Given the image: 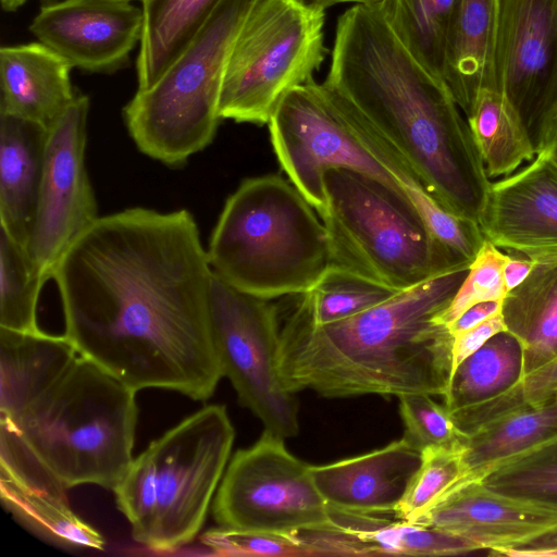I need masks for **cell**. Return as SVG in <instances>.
Wrapping results in <instances>:
<instances>
[{
	"label": "cell",
	"instance_id": "obj_18",
	"mask_svg": "<svg viewBox=\"0 0 557 557\" xmlns=\"http://www.w3.org/2000/svg\"><path fill=\"white\" fill-rule=\"evenodd\" d=\"M422 463V450L404 437L370 453L310 466L329 507L359 513L395 511Z\"/></svg>",
	"mask_w": 557,
	"mask_h": 557
},
{
	"label": "cell",
	"instance_id": "obj_9",
	"mask_svg": "<svg viewBox=\"0 0 557 557\" xmlns=\"http://www.w3.org/2000/svg\"><path fill=\"white\" fill-rule=\"evenodd\" d=\"M234 438L225 406L212 404L149 444L154 508L145 546L168 552L195 539L227 467Z\"/></svg>",
	"mask_w": 557,
	"mask_h": 557
},
{
	"label": "cell",
	"instance_id": "obj_48",
	"mask_svg": "<svg viewBox=\"0 0 557 557\" xmlns=\"http://www.w3.org/2000/svg\"><path fill=\"white\" fill-rule=\"evenodd\" d=\"M556 398H557V396H556Z\"/></svg>",
	"mask_w": 557,
	"mask_h": 557
},
{
	"label": "cell",
	"instance_id": "obj_10",
	"mask_svg": "<svg viewBox=\"0 0 557 557\" xmlns=\"http://www.w3.org/2000/svg\"><path fill=\"white\" fill-rule=\"evenodd\" d=\"M210 319L214 347L239 403L282 437L299 432V405L277 368L280 323L269 299L242 292L213 272Z\"/></svg>",
	"mask_w": 557,
	"mask_h": 557
},
{
	"label": "cell",
	"instance_id": "obj_22",
	"mask_svg": "<svg viewBox=\"0 0 557 557\" xmlns=\"http://www.w3.org/2000/svg\"><path fill=\"white\" fill-rule=\"evenodd\" d=\"M555 437L557 398L540 406L521 407L484 422L463 437L461 476L441 498L467 484L482 482L508 460Z\"/></svg>",
	"mask_w": 557,
	"mask_h": 557
},
{
	"label": "cell",
	"instance_id": "obj_37",
	"mask_svg": "<svg viewBox=\"0 0 557 557\" xmlns=\"http://www.w3.org/2000/svg\"><path fill=\"white\" fill-rule=\"evenodd\" d=\"M508 257L485 239L470 263L465 281L449 305L436 314L435 321L447 326L475 304L503 301L508 294L504 281V267Z\"/></svg>",
	"mask_w": 557,
	"mask_h": 557
},
{
	"label": "cell",
	"instance_id": "obj_16",
	"mask_svg": "<svg viewBox=\"0 0 557 557\" xmlns=\"http://www.w3.org/2000/svg\"><path fill=\"white\" fill-rule=\"evenodd\" d=\"M478 224L484 238L509 256L557 262V171L536 152L492 182Z\"/></svg>",
	"mask_w": 557,
	"mask_h": 557
},
{
	"label": "cell",
	"instance_id": "obj_23",
	"mask_svg": "<svg viewBox=\"0 0 557 557\" xmlns=\"http://www.w3.org/2000/svg\"><path fill=\"white\" fill-rule=\"evenodd\" d=\"M496 24L497 0L461 1L448 36L442 79L465 115L482 88H497Z\"/></svg>",
	"mask_w": 557,
	"mask_h": 557
},
{
	"label": "cell",
	"instance_id": "obj_47",
	"mask_svg": "<svg viewBox=\"0 0 557 557\" xmlns=\"http://www.w3.org/2000/svg\"><path fill=\"white\" fill-rule=\"evenodd\" d=\"M128 1H132V0H128Z\"/></svg>",
	"mask_w": 557,
	"mask_h": 557
},
{
	"label": "cell",
	"instance_id": "obj_19",
	"mask_svg": "<svg viewBox=\"0 0 557 557\" xmlns=\"http://www.w3.org/2000/svg\"><path fill=\"white\" fill-rule=\"evenodd\" d=\"M49 128L0 111V227L27 247L44 176Z\"/></svg>",
	"mask_w": 557,
	"mask_h": 557
},
{
	"label": "cell",
	"instance_id": "obj_5",
	"mask_svg": "<svg viewBox=\"0 0 557 557\" xmlns=\"http://www.w3.org/2000/svg\"><path fill=\"white\" fill-rule=\"evenodd\" d=\"M136 393L78 354L16 421H4L65 490L95 484L113 491L134 459Z\"/></svg>",
	"mask_w": 557,
	"mask_h": 557
},
{
	"label": "cell",
	"instance_id": "obj_31",
	"mask_svg": "<svg viewBox=\"0 0 557 557\" xmlns=\"http://www.w3.org/2000/svg\"><path fill=\"white\" fill-rule=\"evenodd\" d=\"M48 280L26 247L0 227V327L39 331L37 305Z\"/></svg>",
	"mask_w": 557,
	"mask_h": 557
},
{
	"label": "cell",
	"instance_id": "obj_6",
	"mask_svg": "<svg viewBox=\"0 0 557 557\" xmlns=\"http://www.w3.org/2000/svg\"><path fill=\"white\" fill-rule=\"evenodd\" d=\"M323 184L333 267L401 292L470 265L433 239L403 189L350 168L327 170Z\"/></svg>",
	"mask_w": 557,
	"mask_h": 557
},
{
	"label": "cell",
	"instance_id": "obj_43",
	"mask_svg": "<svg viewBox=\"0 0 557 557\" xmlns=\"http://www.w3.org/2000/svg\"><path fill=\"white\" fill-rule=\"evenodd\" d=\"M509 557H557V531L533 542L499 553Z\"/></svg>",
	"mask_w": 557,
	"mask_h": 557
},
{
	"label": "cell",
	"instance_id": "obj_28",
	"mask_svg": "<svg viewBox=\"0 0 557 557\" xmlns=\"http://www.w3.org/2000/svg\"><path fill=\"white\" fill-rule=\"evenodd\" d=\"M522 376L521 344L510 332L502 331L455 369L444 406L454 416L504 394Z\"/></svg>",
	"mask_w": 557,
	"mask_h": 557
},
{
	"label": "cell",
	"instance_id": "obj_21",
	"mask_svg": "<svg viewBox=\"0 0 557 557\" xmlns=\"http://www.w3.org/2000/svg\"><path fill=\"white\" fill-rule=\"evenodd\" d=\"M77 356L65 335L0 327V419L16 421Z\"/></svg>",
	"mask_w": 557,
	"mask_h": 557
},
{
	"label": "cell",
	"instance_id": "obj_45",
	"mask_svg": "<svg viewBox=\"0 0 557 557\" xmlns=\"http://www.w3.org/2000/svg\"><path fill=\"white\" fill-rule=\"evenodd\" d=\"M322 10L339 3H355V5L379 7L384 0H302Z\"/></svg>",
	"mask_w": 557,
	"mask_h": 557
},
{
	"label": "cell",
	"instance_id": "obj_29",
	"mask_svg": "<svg viewBox=\"0 0 557 557\" xmlns=\"http://www.w3.org/2000/svg\"><path fill=\"white\" fill-rule=\"evenodd\" d=\"M3 507L26 529L67 548L103 549V536L69 506L65 495L29 488L0 479Z\"/></svg>",
	"mask_w": 557,
	"mask_h": 557
},
{
	"label": "cell",
	"instance_id": "obj_20",
	"mask_svg": "<svg viewBox=\"0 0 557 557\" xmlns=\"http://www.w3.org/2000/svg\"><path fill=\"white\" fill-rule=\"evenodd\" d=\"M72 66L41 42L0 49V111L50 128L73 102Z\"/></svg>",
	"mask_w": 557,
	"mask_h": 557
},
{
	"label": "cell",
	"instance_id": "obj_32",
	"mask_svg": "<svg viewBox=\"0 0 557 557\" xmlns=\"http://www.w3.org/2000/svg\"><path fill=\"white\" fill-rule=\"evenodd\" d=\"M397 293L333 267L311 290L300 295L293 310L313 324L324 325L354 317Z\"/></svg>",
	"mask_w": 557,
	"mask_h": 557
},
{
	"label": "cell",
	"instance_id": "obj_24",
	"mask_svg": "<svg viewBox=\"0 0 557 557\" xmlns=\"http://www.w3.org/2000/svg\"><path fill=\"white\" fill-rule=\"evenodd\" d=\"M502 314L521 344L523 376L557 356V262L536 263L507 294Z\"/></svg>",
	"mask_w": 557,
	"mask_h": 557
},
{
	"label": "cell",
	"instance_id": "obj_30",
	"mask_svg": "<svg viewBox=\"0 0 557 557\" xmlns=\"http://www.w3.org/2000/svg\"><path fill=\"white\" fill-rule=\"evenodd\" d=\"M462 0H384L377 8L408 51L442 79L448 36Z\"/></svg>",
	"mask_w": 557,
	"mask_h": 557
},
{
	"label": "cell",
	"instance_id": "obj_3",
	"mask_svg": "<svg viewBox=\"0 0 557 557\" xmlns=\"http://www.w3.org/2000/svg\"><path fill=\"white\" fill-rule=\"evenodd\" d=\"M469 267L330 324H313L292 310L280 326L277 368L284 386L293 394L308 388L327 398L444 396L454 337L435 317L449 305Z\"/></svg>",
	"mask_w": 557,
	"mask_h": 557
},
{
	"label": "cell",
	"instance_id": "obj_41",
	"mask_svg": "<svg viewBox=\"0 0 557 557\" xmlns=\"http://www.w3.org/2000/svg\"><path fill=\"white\" fill-rule=\"evenodd\" d=\"M533 140L536 152L543 154L557 171V103L542 116Z\"/></svg>",
	"mask_w": 557,
	"mask_h": 557
},
{
	"label": "cell",
	"instance_id": "obj_26",
	"mask_svg": "<svg viewBox=\"0 0 557 557\" xmlns=\"http://www.w3.org/2000/svg\"><path fill=\"white\" fill-rule=\"evenodd\" d=\"M466 119L490 180L510 175L535 158L524 121L499 89L482 88Z\"/></svg>",
	"mask_w": 557,
	"mask_h": 557
},
{
	"label": "cell",
	"instance_id": "obj_39",
	"mask_svg": "<svg viewBox=\"0 0 557 557\" xmlns=\"http://www.w3.org/2000/svg\"><path fill=\"white\" fill-rule=\"evenodd\" d=\"M201 543L219 556H310L293 534L239 530L219 525L200 536Z\"/></svg>",
	"mask_w": 557,
	"mask_h": 557
},
{
	"label": "cell",
	"instance_id": "obj_15",
	"mask_svg": "<svg viewBox=\"0 0 557 557\" xmlns=\"http://www.w3.org/2000/svg\"><path fill=\"white\" fill-rule=\"evenodd\" d=\"M29 30L72 67L112 72L140 44L144 11L128 0H54L40 8Z\"/></svg>",
	"mask_w": 557,
	"mask_h": 557
},
{
	"label": "cell",
	"instance_id": "obj_12",
	"mask_svg": "<svg viewBox=\"0 0 557 557\" xmlns=\"http://www.w3.org/2000/svg\"><path fill=\"white\" fill-rule=\"evenodd\" d=\"M268 125L282 170L319 216L326 207L324 173L333 168L362 171L403 189L389 169L360 140L337 96L324 83L312 78L290 89Z\"/></svg>",
	"mask_w": 557,
	"mask_h": 557
},
{
	"label": "cell",
	"instance_id": "obj_34",
	"mask_svg": "<svg viewBox=\"0 0 557 557\" xmlns=\"http://www.w3.org/2000/svg\"><path fill=\"white\" fill-rule=\"evenodd\" d=\"M461 448L462 444L422 450V463L394 511L397 519L414 522L459 480Z\"/></svg>",
	"mask_w": 557,
	"mask_h": 557
},
{
	"label": "cell",
	"instance_id": "obj_42",
	"mask_svg": "<svg viewBox=\"0 0 557 557\" xmlns=\"http://www.w3.org/2000/svg\"><path fill=\"white\" fill-rule=\"evenodd\" d=\"M503 301H483L473 305L463 311L455 321L447 325L448 331L453 336L469 330L476 324L488 319L493 314L502 311Z\"/></svg>",
	"mask_w": 557,
	"mask_h": 557
},
{
	"label": "cell",
	"instance_id": "obj_8",
	"mask_svg": "<svg viewBox=\"0 0 557 557\" xmlns=\"http://www.w3.org/2000/svg\"><path fill=\"white\" fill-rule=\"evenodd\" d=\"M324 11L302 0H263L253 10L226 64L221 120L268 124L285 94L313 78L327 52Z\"/></svg>",
	"mask_w": 557,
	"mask_h": 557
},
{
	"label": "cell",
	"instance_id": "obj_46",
	"mask_svg": "<svg viewBox=\"0 0 557 557\" xmlns=\"http://www.w3.org/2000/svg\"><path fill=\"white\" fill-rule=\"evenodd\" d=\"M2 9L8 12H12L17 10L21 5H23L27 0H0Z\"/></svg>",
	"mask_w": 557,
	"mask_h": 557
},
{
	"label": "cell",
	"instance_id": "obj_2",
	"mask_svg": "<svg viewBox=\"0 0 557 557\" xmlns=\"http://www.w3.org/2000/svg\"><path fill=\"white\" fill-rule=\"evenodd\" d=\"M441 206L479 223L491 180L466 115L377 7L339 15L325 81Z\"/></svg>",
	"mask_w": 557,
	"mask_h": 557
},
{
	"label": "cell",
	"instance_id": "obj_11",
	"mask_svg": "<svg viewBox=\"0 0 557 557\" xmlns=\"http://www.w3.org/2000/svg\"><path fill=\"white\" fill-rule=\"evenodd\" d=\"M283 440L264 430L232 457L212 502L219 525L293 534L331 522L310 466L292 455Z\"/></svg>",
	"mask_w": 557,
	"mask_h": 557
},
{
	"label": "cell",
	"instance_id": "obj_25",
	"mask_svg": "<svg viewBox=\"0 0 557 557\" xmlns=\"http://www.w3.org/2000/svg\"><path fill=\"white\" fill-rule=\"evenodd\" d=\"M138 89L150 88L186 49L220 0H141Z\"/></svg>",
	"mask_w": 557,
	"mask_h": 557
},
{
	"label": "cell",
	"instance_id": "obj_40",
	"mask_svg": "<svg viewBox=\"0 0 557 557\" xmlns=\"http://www.w3.org/2000/svg\"><path fill=\"white\" fill-rule=\"evenodd\" d=\"M506 330L502 311H499L475 326L453 336V372L491 337Z\"/></svg>",
	"mask_w": 557,
	"mask_h": 557
},
{
	"label": "cell",
	"instance_id": "obj_14",
	"mask_svg": "<svg viewBox=\"0 0 557 557\" xmlns=\"http://www.w3.org/2000/svg\"><path fill=\"white\" fill-rule=\"evenodd\" d=\"M494 71L533 138L557 103V0H497Z\"/></svg>",
	"mask_w": 557,
	"mask_h": 557
},
{
	"label": "cell",
	"instance_id": "obj_44",
	"mask_svg": "<svg viewBox=\"0 0 557 557\" xmlns=\"http://www.w3.org/2000/svg\"><path fill=\"white\" fill-rule=\"evenodd\" d=\"M536 263L530 259L509 256L504 267V281L507 292L520 285Z\"/></svg>",
	"mask_w": 557,
	"mask_h": 557
},
{
	"label": "cell",
	"instance_id": "obj_27",
	"mask_svg": "<svg viewBox=\"0 0 557 557\" xmlns=\"http://www.w3.org/2000/svg\"><path fill=\"white\" fill-rule=\"evenodd\" d=\"M331 522L347 533L359 556L460 555L483 550L463 537L420 523L389 521L377 515L350 512L329 507Z\"/></svg>",
	"mask_w": 557,
	"mask_h": 557
},
{
	"label": "cell",
	"instance_id": "obj_33",
	"mask_svg": "<svg viewBox=\"0 0 557 557\" xmlns=\"http://www.w3.org/2000/svg\"><path fill=\"white\" fill-rule=\"evenodd\" d=\"M482 483L496 492L557 508V437L508 460Z\"/></svg>",
	"mask_w": 557,
	"mask_h": 557
},
{
	"label": "cell",
	"instance_id": "obj_17",
	"mask_svg": "<svg viewBox=\"0 0 557 557\" xmlns=\"http://www.w3.org/2000/svg\"><path fill=\"white\" fill-rule=\"evenodd\" d=\"M414 523L463 537L490 555L557 531V508L473 482L441 498Z\"/></svg>",
	"mask_w": 557,
	"mask_h": 557
},
{
	"label": "cell",
	"instance_id": "obj_38",
	"mask_svg": "<svg viewBox=\"0 0 557 557\" xmlns=\"http://www.w3.org/2000/svg\"><path fill=\"white\" fill-rule=\"evenodd\" d=\"M425 393L401 394L399 412L405 426L404 438L423 450L428 447H457L466 436L457 428L444 405Z\"/></svg>",
	"mask_w": 557,
	"mask_h": 557
},
{
	"label": "cell",
	"instance_id": "obj_13",
	"mask_svg": "<svg viewBox=\"0 0 557 557\" xmlns=\"http://www.w3.org/2000/svg\"><path fill=\"white\" fill-rule=\"evenodd\" d=\"M89 99L77 95L49 128L36 220L26 247L52 278L69 248L99 218L85 165Z\"/></svg>",
	"mask_w": 557,
	"mask_h": 557
},
{
	"label": "cell",
	"instance_id": "obj_7",
	"mask_svg": "<svg viewBox=\"0 0 557 557\" xmlns=\"http://www.w3.org/2000/svg\"><path fill=\"white\" fill-rule=\"evenodd\" d=\"M263 0H220L196 36L150 88L124 107L126 128L147 157L176 166L208 147L221 117L226 64L246 21Z\"/></svg>",
	"mask_w": 557,
	"mask_h": 557
},
{
	"label": "cell",
	"instance_id": "obj_35",
	"mask_svg": "<svg viewBox=\"0 0 557 557\" xmlns=\"http://www.w3.org/2000/svg\"><path fill=\"white\" fill-rule=\"evenodd\" d=\"M403 189L433 239L456 261L471 263L485 242L479 224L451 213L421 186L407 185Z\"/></svg>",
	"mask_w": 557,
	"mask_h": 557
},
{
	"label": "cell",
	"instance_id": "obj_1",
	"mask_svg": "<svg viewBox=\"0 0 557 557\" xmlns=\"http://www.w3.org/2000/svg\"><path fill=\"white\" fill-rule=\"evenodd\" d=\"M213 270L194 215L135 207L99 216L59 261L65 333L77 352L135 389L212 396Z\"/></svg>",
	"mask_w": 557,
	"mask_h": 557
},
{
	"label": "cell",
	"instance_id": "obj_36",
	"mask_svg": "<svg viewBox=\"0 0 557 557\" xmlns=\"http://www.w3.org/2000/svg\"><path fill=\"white\" fill-rule=\"evenodd\" d=\"M557 396V356L523 376L504 394L453 416L457 428L470 434L484 422L525 406H540Z\"/></svg>",
	"mask_w": 557,
	"mask_h": 557
},
{
	"label": "cell",
	"instance_id": "obj_4",
	"mask_svg": "<svg viewBox=\"0 0 557 557\" xmlns=\"http://www.w3.org/2000/svg\"><path fill=\"white\" fill-rule=\"evenodd\" d=\"M289 180H244L228 196L207 249L213 272L247 294L274 299L311 290L333 268L323 221Z\"/></svg>",
	"mask_w": 557,
	"mask_h": 557
}]
</instances>
